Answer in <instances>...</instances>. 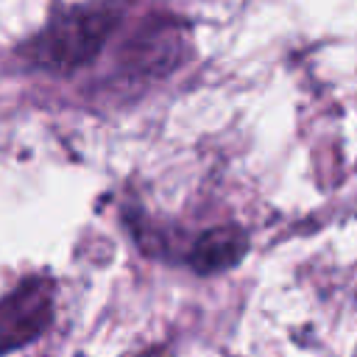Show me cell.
Returning <instances> with one entry per match:
<instances>
[{"instance_id": "cell-1", "label": "cell", "mask_w": 357, "mask_h": 357, "mask_svg": "<svg viewBox=\"0 0 357 357\" xmlns=\"http://www.w3.org/2000/svg\"><path fill=\"white\" fill-rule=\"evenodd\" d=\"M120 22L123 8L112 0L73 6L53 14L50 22L22 45L20 56L45 73H75L100 56Z\"/></svg>"}, {"instance_id": "cell-2", "label": "cell", "mask_w": 357, "mask_h": 357, "mask_svg": "<svg viewBox=\"0 0 357 357\" xmlns=\"http://www.w3.org/2000/svg\"><path fill=\"white\" fill-rule=\"evenodd\" d=\"M190 53L187 28L170 17H153L142 22L120 50V64L139 78L170 75Z\"/></svg>"}, {"instance_id": "cell-3", "label": "cell", "mask_w": 357, "mask_h": 357, "mask_svg": "<svg viewBox=\"0 0 357 357\" xmlns=\"http://www.w3.org/2000/svg\"><path fill=\"white\" fill-rule=\"evenodd\" d=\"M56 293L45 276L20 282L0 298V354L33 343L53 321Z\"/></svg>"}, {"instance_id": "cell-4", "label": "cell", "mask_w": 357, "mask_h": 357, "mask_svg": "<svg viewBox=\"0 0 357 357\" xmlns=\"http://www.w3.org/2000/svg\"><path fill=\"white\" fill-rule=\"evenodd\" d=\"M248 251V237L243 229L237 226H215L209 231H204L195 245L187 254V262L192 265L195 273L212 276L220 271L234 268Z\"/></svg>"}]
</instances>
